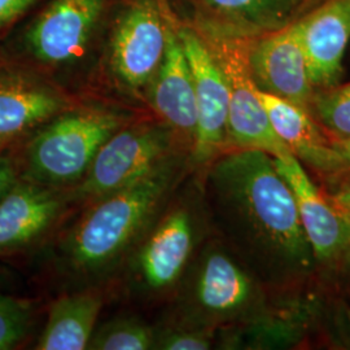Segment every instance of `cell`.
I'll return each mask as SVG.
<instances>
[{
  "label": "cell",
  "mask_w": 350,
  "mask_h": 350,
  "mask_svg": "<svg viewBox=\"0 0 350 350\" xmlns=\"http://www.w3.org/2000/svg\"><path fill=\"white\" fill-rule=\"evenodd\" d=\"M75 104L47 75L25 65L0 66V146L29 138Z\"/></svg>",
  "instance_id": "cell-9"
},
{
  "label": "cell",
  "mask_w": 350,
  "mask_h": 350,
  "mask_svg": "<svg viewBox=\"0 0 350 350\" xmlns=\"http://www.w3.org/2000/svg\"><path fill=\"white\" fill-rule=\"evenodd\" d=\"M312 107L322 125L336 138H350V83L315 94Z\"/></svg>",
  "instance_id": "cell-21"
},
{
  "label": "cell",
  "mask_w": 350,
  "mask_h": 350,
  "mask_svg": "<svg viewBox=\"0 0 350 350\" xmlns=\"http://www.w3.org/2000/svg\"><path fill=\"white\" fill-rule=\"evenodd\" d=\"M213 348V335L208 329H166L156 334L153 349L208 350Z\"/></svg>",
  "instance_id": "cell-23"
},
{
  "label": "cell",
  "mask_w": 350,
  "mask_h": 350,
  "mask_svg": "<svg viewBox=\"0 0 350 350\" xmlns=\"http://www.w3.org/2000/svg\"><path fill=\"white\" fill-rule=\"evenodd\" d=\"M180 163L172 157L138 180L88 204L64 239V262L78 275L113 269L150 225L178 182Z\"/></svg>",
  "instance_id": "cell-2"
},
{
  "label": "cell",
  "mask_w": 350,
  "mask_h": 350,
  "mask_svg": "<svg viewBox=\"0 0 350 350\" xmlns=\"http://www.w3.org/2000/svg\"><path fill=\"white\" fill-rule=\"evenodd\" d=\"M299 25L313 88L336 86L350 39V0H328Z\"/></svg>",
  "instance_id": "cell-15"
},
{
  "label": "cell",
  "mask_w": 350,
  "mask_h": 350,
  "mask_svg": "<svg viewBox=\"0 0 350 350\" xmlns=\"http://www.w3.org/2000/svg\"><path fill=\"white\" fill-rule=\"evenodd\" d=\"M174 135L165 122L121 127L104 143L85 178L70 188L73 200L88 205L150 174L173 157Z\"/></svg>",
  "instance_id": "cell-5"
},
{
  "label": "cell",
  "mask_w": 350,
  "mask_h": 350,
  "mask_svg": "<svg viewBox=\"0 0 350 350\" xmlns=\"http://www.w3.org/2000/svg\"><path fill=\"white\" fill-rule=\"evenodd\" d=\"M101 308L103 297L94 291L62 296L51 305L36 349H88Z\"/></svg>",
  "instance_id": "cell-18"
},
{
  "label": "cell",
  "mask_w": 350,
  "mask_h": 350,
  "mask_svg": "<svg viewBox=\"0 0 350 350\" xmlns=\"http://www.w3.org/2000/svg\"><path fill=\"white\" fill-rule=\"evenodd\" d=\"M192 72L198 129L192 143L195 163H205L218 156L228 143L230 88L225 73L214 57L208 43L192 29L178 31Z\"/></svg>",
  "instance_id": "cell-10"
},
{
  "label": "cell",
  "mask_w": 350,
  "mask_h": 350,
  "mask_svg": "<svg viewBox=\"0 0 350 350\" xmlns=\"http://www.w3.org/2000/svg\"><path fill=\"white\" fill-rule=\"evenodd\" d=\"M334 147L338 150L340 156L342 157L345 167L350 166V138L349 139H332Z\"/></svg>",
  "instance_id": "cell-27"
},
{
  "label": "cell",
  "mask_w": 350,
  "mask_h": 350,
  "mask_svg": "<svg viewBox=\"0 0 350 350\" xmlns=\"http://www.w3.org/2000/svg\"><path fill=\"white\" fill-rule=\"evenodd\" d=\"M195 218L186 206L166 213L143 237L135 256L139 284L152 293L174 287L182 278L195 248Z\"/></svg>",
  "instance_id": "cell-13"
},
{
  "label": "cell",
  "mask_w": 350,
  "mask_h": 350,
  "mask_svg": "<svg viewBox=\"0 0 350 350\" xmlns=\"http://www.w3.org/2000/svg\"><path fill=\"white\" fill-rule=\"evenodd\" d=\"M124 124L118 113L75 104L26 140L17 160L21 178L51 187H75L88 174L104 143Z\"/></svg>",
  "instance_id": "cell-3"
},
{
  "label": "cell",
  "mask_w": 350,
  "mask_h": 350,
  "mask_svg": "<svg viewBox=\"0 0 350 350\" xmlns=\"http://www.w3.org/2000/svg\"><path fill=\"white\" fill-rule=\"evenodd\" d=\"M347 318H348V329H349V336H350V310L347 314Z\"/></svg>",
  "instance_id": "cell-28"
},
{
  "label": "cell",
  "mask_w": 350,
  "mask_h": 350,
  "mask_svg": "<svg viewBox=\"0 0 350 350\" xmlns=\"http://www.w3.org/2000/svg\"><path fill=\"white\" fill-rule=\"evenodd\" d=\"M212 42V47L209 43L208 46L222 68L230 88L228 143L237 150H263L273 157L292 153L276 135L258 96V88L250 72V49L241 36L215 34Z\"/></svg>",
  "instance_id": "cell-7"
},
{
  "label": "cell",
  "mask_w": 350,
  "mask_h": 350,
  "mask_svg": "<svg viewBox=\"0 0 350 350\" xmlns=\"http://www.w3.org/2000/svg\"><path fill=\"white\" fill-rule=\"evenodd\" d=\"M250 72L257 88L310 112L309 78L299 23L274 30L250 51Z\"/></svg>",
  "instance_id": "cell-12"
},
{
  "label": "cell",
  "mask_w": 350,
  "mask_h": 350,
  "mask_svg": "<svg viewBox=\"0 0 350 350\" xmlns=\"http://www.w3.org/2000/svg\"><path fill=\"white\" fill-rule=\"evenodd\" d=\"M221 20L248 30H278L286 26L288 0H201Z\"/></svg>",
  "instance_id": "cell-19"
},
{
  "label": "cell",
  "mask_w": 350,
  "mask_h": 350,
  "mask_svg": "<svg viewBox=\"0 0 350 350\" xmlns=\"http://www.w3.org/2000/svg\"><path fill=\"white\" fill-rule=\"evenodd\" d=\"M348 256H349V262H350V252L348 253Z\"/></svg>",
  "instance_id": "cell-29"
},
{
  "label": "cell",
  "mask_w": 350,
  "mask_h": 350,
  "mask_svg": "<svg viewBox=\"0 0 350 350\" xmlns=\"http://www.w3.org/2000/svg\"><path fill=\"white\" fill-rule=\"evenodd\" d=\"M328 199L350 222V182L344 183L336 191H334Z\"/></svg>",
  "instance_id": "cell-26"
},
{
  "label": "cell",
  "mask_w": 350,
  "mask_h": 350,
  "mask_svg": "<svg viewBox=\"0 0 350 350\" xmlns=\"http://www.w3.org/2000/svg\"><path fill=\"white\" fill-rule=\"evenodd\" d=\"M156 332L137 318H118L94 332L88 349L147 350L154 348Z\"/></svg>",
  "instance_id": "cell-20"
},
{
  "label": "cell",
  "mask_w": 350,
  "mask_h": 350,
  "mask_svg": "<svg viewBox=\"0 0 350 350\" xmlns=\"http://www.w3.org/2000/svg\"><path fill=\"white\" fill-rule=\"evenodd\" d=\"M38 0H0V33L18 21Z\"/></svg>",
  "instance_id": "cell-24"
},
{
  "label": "cell",
  "mask_w": 350,
  "mask_h": 350,
  "mask_svg": "<svg viewBox=\"0 0 350 350\" xmlns=\"http://www.w3.org/2000/svg\"><path fill=\"white\" fill-rule=\"evenodd\" d=\"M31 315L27 302L0 293V350L13 349L25 340Z\"/></svg>",
  "instance_id": "cell-22"
},
{
  "label": "cell",
  "mask_w": 350,
  "mask_h": 350,
  "mask_svg": "<svg viewBox=\"0 0 350 350\" xmlns=\"http://www.w3.org/2000/svg\"><path fill=\"white\" fill-rule=\"evenodd\" d=\"M258 96L276 135L302 163L323 173L345 167L342 157L315 124L310 112L258 88Z\"/></svg>",
  "instance_id": "cell-17"
},
{
  "label": "cell",
  "mask_w": 350,
  "mask_h": 350,
  "mask_svg": "<svg viewBox=\"0 0 350 350\" xmlns=\"http://www.w3.org/2000/svg\"><path fill=\"white\" fill-rule=\"evenodd\" d=\"M169 27L156 0H130L118 14L108 49V65L121 88L139 95L150 88L163 63Z\"/></svg>",
  "instance_id": "cell-8"
},
{
  "label": "cell",
  "mask_w": 350,
  "mask_h": 350,
  "mask_svg": "<svg viewBox=\"0 0 350 350\" xmlns=\"http://www.w3.org/2000/svg\"><path fill=\"white\" fill-rule=\"evenodd\" d=\"M185 308L192 321L205 327L250 321L261 314L262 292L232 254L213 244L193 266Z\"/></svg>",
  "instance_id": "cell-4"
},
{
  "label": "cell",
  "mask_w": 350,
  "mask_h": 350,
  "mask_svg": "<svg viewBox=\"0 0 350 350\" xmlns=\"http://www.w3.org/2000/svg\"><path fill=\"white\" fill-rule=\"evenodd\" d=\"M150 104L163 122L192 140L198 129V107L192 72L182 42L169 27L163 63L148 88Z\"/></svg>",
  "instance_id": "cell-16"
},
{
  "label": "cell",
  "mask_w": 350,
  "mask_h": 350,
  "mask_svg": "<svg viewBox=\"0 0 350 350\" xmlns=\"http://www.w3.org/2000/svg\"><path fill=\"white\" fill-rule=\"evenodd\" d=\"M273 159L295 193L301 225L315 260L328 262L349 253V221L314 185L300 160L292 153Z\"/></svg>",
  "instance_id": "cell-14"
},
{
  "label": "cell",
  "mask_w": 350,
  "mask_h": 350,
  "mask_svg": "<svg viewBox=\"0 0 350 350\" xmlns=\"http://www.w3.org/2000/svg\"><path fill=\"white\" fill-rule=\"evenodd\" d=\"M109 0H51L26 27L21 49L29 68L50 77L88 53Z\"/></svg>",
  "instance_id": "cell-6"
},
{
  "label": "cell",
  "mask_w": 350,
  "mask_h": 350,
  "mask_svg": "<svg viewBox=\"0 0 350 350\" xmlns=\"http://www.w3.org/2000/svg\"><path fill=\"white\" fill-rule=\"evenodd\" d=\"M21 179L17 159L10 154H0V200Z\"/></svg>",
  "instance_id": "cell-25"
},
{
  "label": "cell",
  "mask_w": 350,
  "mask_h": 350,
  "mask_svg": "<svg viewBox=\"0 0 350 350\" xmlns=\"http://www.w3.org/2000/svg\"><path fill=\"white\" fill-rule=\"evenodd\" d=\"M208 187L230 238L270 279L306 275L315 261L296 198L271 154L235 150L213 163Z\"/></svg>",
  "instance_id": "cell-1"
},
{
  "label": "cell",
  "mask_w": 350,
  "mask_h": 350,
  "mask_svg": "<svg viewBox=\"0 0 350 350\" xmlns=\"http://www.w3.org/2000/svg\"><path fill=\"white\" fill-rule=\"evenodd\" d=\"M73 202L70 188L21 178L0 200V254L24 250L46 237Z\"/></svg>",
  "instance_id": "cell-11"
}]
</instances>
